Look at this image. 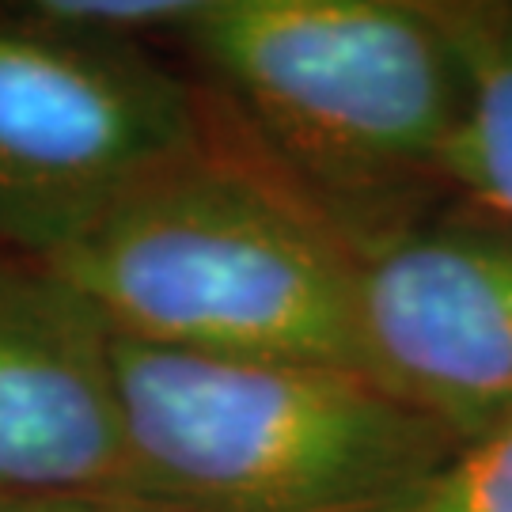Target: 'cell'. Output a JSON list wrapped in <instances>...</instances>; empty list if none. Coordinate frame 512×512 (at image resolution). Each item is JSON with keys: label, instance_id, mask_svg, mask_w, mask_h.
Listing matches in <instances>:
<instances>
[{"label": "cell", "instance_id": "1", "mask_svg": "<svg viewBox=\"0 0 512 512\" xmlns=\"http://www.w3.org/2000/svg\"><path fill=\"white\" fill-rule=\"evenodd\" d=\"M167 57L205 137L357 262L452 209L467 61L448 0H205Z\"/></svg>", "mask_w": 512, "mask_h": 512}, {"label": "cell", "instance_id": "2", "mask_svg": "<svg viewBox=\"0 0 512 512\" xmlns=\"http://www.w3.org/2000/svg\"><path fill=\"white\" fill-rule=\"evenodd\" d=\"M50 266L129 342L361 372V262L209 137L129 190Z\"/></svg>", "mask_w": 512, "mask_h": 512}, {"label": "cell", "instance_id": "3", "mask_svg": "<svg viewBox=\"0 0 512 512\" xmlns=\"http://www.w3.org/2000/svg\"><path fill=\"white\" fill-rule=\"evenodd\" d=\"M137 497L167 512H387L459 444L365 372L114 334Z\"/></svg>", "mask_w": 512, "mask_h": 512}, {"label": "cell", "instance_id": "4", "mask_svg": "<svg viewBox=\"0 0 512 512\" xmlns=\"http://www.w3.org/2000/svg\"><path fill=\"white\" fill-rule=\"evenodd\" d=\"M205 145L198 95L148 46L0 4V251L54 262L129 190Z\"/></svg>", "mask_w": 512, "mask_h": 512}, {"label": "cell", "instance_id": "5", "mask_svg": "<svg viewBox=\"0 0 512 512\" xmlns=\"http://www.w3.org/2000/svg\"><path fill=\"white\" fill-rule=\"evenodd\" d=\"M361 372L456 444L512 425V236L444 209L361 262Z\"/></svg>", "mask_w": 512, "mask_h": 512}, {"label": "cell", "instance_id": "6", "mask_svg": "<svg viewBox=\"0 0 512 512\" xmlns=\"http://www.w3.org/2000/svg\"><path fill=\"white\" fill-rule=\"evenodd\" d=\"M0 494L137 497L114 330L50 262L4 251Z\"/></svg>", "mask_w": 512, "mask_h": 512}, {"label": "cell", "instance_id": "7", "mask_svg": "<svg viewBox=\"0 0 512 512\" xmlns=\"http://www.w3.org/2000/svg\"><path fill=\"white\" fill-rule=\"evenodd\" d=\"M448 4L467 61V114L448 156L452 209L512 236V0Z\"/></svg>", "mask_w": 512, "mask_h": 512}, {"label": "cell", "instance_id": "8", "mask_svg": "<svg viewBox=\"0 0 512 512\" xmlns=\"http://www.w3.org/2000/svg\"><path fill=\"white\" fill-rule=\"evenodd\" d=\"M19 12L54 31L118 46H167L202 16L205 0H12Z\"/></svg>", "mask_w": 512, "mask_h": 512}, {"label": "cell", "instance_id": "9", "mask_svg": "<svg viewBox=\"0 0 512 512\" xmlns=\"http://www.w3.org/2000/svg\"><path fill=\"white\" fill-rule=\"evenodd\" d=\"M387 512H512V425L459 444Z\"/></svg>", "mask_w": 512, "mask_h": 512}, {"label": "cell", "instance_id": "10", "mask_svg": "<svg viewBox=\"0 0 512 512\" xmlns=\"http://www.w3.org/2000/svg\"><path fill=\"white\" fill-rule=\"evenodd\" d=\"M0 512H167L126 494H0Z\"/></svg>", "mask_w": 512, "mask_h": 512}]
</instances>
